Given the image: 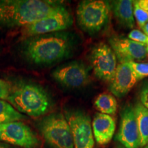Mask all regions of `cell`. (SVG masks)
Returning a JSON list of instances; mask_svg holds the SVG:
<instances>
[{
  "label": "cell",
  "mask_w": 148,
  "mask_h": 148,
  "mask_svg": "<svg viewBox=\"0 0 148 148\" xmlns=\"http://www.w3.org/2000/svg\"><path fill=\"white\" fill-rule=\"evenodd\" d=\"M74 40L68 32H58L29 37L23 45L25 58L37 65H47L62 60L71 53Z\"/></svg>",
  "instance_id": "6da1fadb"
},
{
  "label": "cell",
  "mask_w": 148,
  "mask_h": 148,
  "mask_svg": "<svg viewBox=\"0 0 148 148\" xmlns=\"http://www.w3.org/2000/svg\"><path fill=\"white\" fill-rule=\"evenodd\" d=\"M60 4L47 0H0V25L25 27L45 17Z\"/></svg>",
  "instance_id": "7a4b0ae2"
},
{
  "label": "cell",
  "mask_w": 148,
  "mask_h": 148,
  "mask_svg": "<svg viewBox=\"0 0 148 148\" xmlns=\"http://www.w3.org/2000/svg\"><path fill=\"white\" fill-rule=\"evenodd\" d=\"M7 101L16 110L32 117H39L51 108L50 96L38 84L19 82L11 88Z\"/></svg>",
  "instance_id": "3957f363"
},
{
  "label": "cell",
  "mask_w": 148,
  "mask_h": 148,
  "mask_svg": "<svg viewBox=\"0 0 148 148\" xmlns=\"http://www.w3.org/2000/svg\"><path fill=\"white\" fill-rule=\"evenodd\" d=\"M111 12L109 1L84 0L78 3L76 10L79 26L90 34H97L105 28Z\"/></svg>",
  "instance_id": "277c9868"
},
{
  "label": "cell",
  "mask_w": 148,
  "mask_h": 148,
  "mask_svg": "<svg viewBox=\"0 0 148 148\" xmlns=\"http://www.w3.org/2000/svg\"><path fill=\"white\" fill-rule=\"evenodd\" d=\"M39 130L51 148H74L71 128L65 116L56 112L45 116L39 123Z\"/></svg>",
  "instance_id": "5b68a950"
},
{
  "label": "cell",
  "mask_w": 148,
  "mask_h": 148,
  "mask_svg": "<svg viewBox=\"0 0 148 148\" xmlns=\"http://www.w3.org/2000/svg\"><path fill=\"white\" fill-rule=\"evenodd\" d=\"M73 16L63 4H60L45 17L23 28V34L30 37L65 30L73 25Z\"/></svg>",
  "instance_id": "8992f818"
},
{
  "label": "cell",
  "mask_w": 148,
  "mask_h": 148,
  "mask_svg": "<svg viewBox=\"0 0 148 148\" xmlns=\"http://www.w3.org/2000/svg\"><path fill=\"white\" fill-rule=\"evenodd\" d=\"M71 128L74 148H95L91 119L81 110L66 111L64 114Z\"/></svg>",
  "instance_id": "52a82bcc"
},
{
  "label": "cell",
  "mask_w": 148,
  "mask_h": 148,
  "mask_svg": "<svg viewBox=\"0 0 148 148\" xmlns=\"http://www.w3.org/2000/svg\"><path fill=\"white\" fill-rule=\"evenodd\" d=\"M88 57L95 76L110 83L117 66V58L110 46L103 42L97 44L91 49Z\"/></svg>",
  "instance_id": "ba28073f"
},
{
  "label": "cell",
  "mask_w": 148,
  "mask_h": 148,
  "mask_svg": "<svg viewBox=\"0 0 148 148\" xmlns=\"http://www.w3.org/2000/svg\"><path fill=\"white\" fill-rule=\"evenodd\" d=\"M0 141L21 148H39L41 145L36 133L21 121L0 125Z\"/></svg>",
  "instance_id": "9c48e42d"
},
{
  "label": "cell",
  "mask_w": 148,
  "mask_h": 148,
  "mask_svg": "<svg viewBox=\"0 0 148 148\" xmlns=\"http://www.w3.org/2000/svg\"><path fill=\"white\" fill-rule=\"evenodd\" d=\"M90 69L79 61H72L57 67L51 76L59 84L68 88H79L90 82Z\"/></svg>",
  "instance_id": "30bf717a"
},
{
  "label": "cell",
  "mask_w": 148,
  "mask_h": 148,
  "mask_svg": "<svg viewBox=\"0 0 148 148\" xmlns=\"http://www.w3.org/2000/svg\"><path fill=\"white\" fill-rule=\"evenodd\" d=\"M116 140L125 148H139L140 136L134 106L127 105L121 111Z\"/></svg>",
  "instance_id": "8fae6325"
},
{
  "label": "cell",
  "mask_w": 148,
  "mask_h": 148,
  "mask_svg": "<svg viewBox=\"0 0 148 148\" xmlns=\"http://www.w3.org/2000/svg\"><path fill=\"white\" fill-rule=\"evenodd\" d=\"M111 49L120 62L145 60L147 57L146 45L119 36H113L108 40Z\"/></svg>",
  "instance_id": "7c38bea8"
},
{
  "label": "cell",
  "mask_w": 148,
  "mask_h": 148,
  "mask_svg": "<svg viewBox=\"0 0 148 148\" xmlns=\"http://www.w3.org/2000/svg\"><path fill=\"white\" fill-rule=\"evenodd\" d=\"M138 81L134 71L127 62L117 64L113 78L109 83V90L116 97H125Z\"/></svg>",
  "instance_id": "4fadbf2b"
},
{
  "label": "cell",
  "mask_w": 148,
  "mask_h": 148,
  "mask_svg": "<svg viewBox=\"0 0 148 148\" xmlns=\"http://www.w3.org/2000/svg\"><path fill=\"white\" fill-rule=\"evenodd\" d=\"M115 121L112 116L97 112L92 122L93 136L98 145H105L113 137L115 132Z\"/></svg>",
  "instance_id": "5bb4252c"
},
{
  "label": "cell",
  "mask_w": 148,
  "mask_h": 148,
  "mask_svg": "<svg viewBox=\"0 0 148 148\" xmlns=\"http://www.w3.org/2000/svg\"><path fill=\"white\" fill-rule=\"evenodd\" d=\"M111 11L119 24L127 28H133L135 20L133 14V1L117 0L110 2Z\"/></svg>",
  "instance_id": "9a60e30c"
},
{
  "label": "cell",
  "mask_w": 148,
  "mask_h": 148,
  "mask_svg": "<svg viewBox=\"0 0 148 148\" xmlns=\"http://www.w3.org/2000/svg\"><path fill=\"white\" fill-rule=\"evenodd\" d=\"M134 109L139 132L140 147H144L148 142V109L140 103H136Z\"/></svg>",
  "instance_id": "2e32d148"
},
{
  "label": "cell",
  "mask_w": 148,
  "mask_h": 148,
  "mask_svg": "<svg viewBox=\"0 0 148 148\" xmlns=\"http://www.w3.org/2000/svg\"><path fill=\"white\" fill-rule=\"evenodd\" d=\"M94 106L100 113L113 115L117 110L118 103L113 95L108 92H102L96 97Z\"/></svg>",
  "instance_id": "e0dca14e"
},
{
  "label": "cell",
  "mask_w": 148,
  "mask_h": 148,
  "mask_svg": "<svg viewBox=\"0 0 148 148\" xmlns=\"http://www.w3.org/2000/svg\"><path fill=\"white\" fill-rule=\"evenodd\" d=\"M26 116L20 113L10 103L0 99V125L25 119Z\"/></svg>",
  "instance_id": "ac0fdd59"
},
{
  "label": "cell",
  "mask_w": 148,
  "mask_h": 148,
  "mask_svg": "<svg viewBox=\"0 0 148 148\" xmlns=\"http://www.w3.org/2000/svg\"><path fill=\"white\" fill-rule=\"evenodd\" d=\"M133 14L138 26L142 29L148 22V12L140 8L136 1H133Z\"/></svg>",
  "instance_id": "d6986e66"
},
{
  "label": "cell",
  "mask_w": 148,
  "mask_h": 148,
  "mask_svg": "<svg viewBox=\"0 0 148 148\" xmlns=\"http://www.w3.org/2000/svg\"><path fill=\"white\" fill-rule=\"evenodd\" d=\"M125 62H127L134 71L138 81L148 77V62H138L134 61Z\"/></svg>",
  "instance_id": "ffe728a7"
},
{
  "label": "cell",
  "mask_w": 148,
  "mask_h": 148,
  "mask_svg": "<svg viewBox=\"0 0 148 148\" xmlns=\"http://www.w3.org/2000/svg\"><path fill=\"white\" fill-rule=\"evenodd\" d=\"M129 39L134 40L135 42L143 44L146 46L148 45V36L139 29H134L130 31L127 35Z\"/></svg>",
  "instance_id": "44dd1931"
},
{
  "label": "cell",
  "mask_w": 148,
  "mask_h": 148,
  "mask_svg": "<svg viewBox=\"0 0 148 148\" xmlns=\"http://www.w3.org/2000/svg\"><path fill=\"white\" fill-rule=\"evenodd\" d=\"M11 87L8 83L0 79V99L7 100L10 95Z\"/></svg>",
  "instance_id": "7402d4cb"
},
{
  "label": "cell",
  "mask_w": 148,
  "mask_h": 148,
  "mask_svg": "<svg viewBox=\"0 0 148 148\" xmlns=\"http://www.w3.org/2000/svg\"><path fill=\"white\" fill-rule=\"evenodd\" d=\"M140 103L148 109V82L143 84L140 92Z\"/></svg>",
  "instance_id": "603a6c76"
},
{
  "label": "cell",
  "mask_w": 148,
  "mask_h": 148,
  "mask_svg": "<svg viewBox=\"0 0 148 148\" xmlns=\"http://www.w3.org/2000/svg\"><path fill=\"white\" fill-rule=\"evenodd\" d=\"M136 3L141 8L148 12V0H138Z\"/></svg>",
  "instance_id": "cb8c5ba5"
},
{
  "label": "cell",
  "mask_w": 148,
  "mask_h": 148,
  "mask_svg": "<svg viewBox=\"0 0 148 148\" xmlns=\"http://www.w3.org/2000/svg\"><path fill=\"white\" fill-rule=\"evenodd\" d=\"M142 29H143V32L145 33L147 36H148V22L145 24V25H144Z\"/></svg>",
  "instance_id": "d4e9b609"
},
{
  "label": "cell",
  "mask_w": 148,
  "mask_h": 148,
  "mask_svg": "<svg viewBox=\"0 0 148 148\" xmlns=\"http://www.w3.org/2000/svg\"><path fill=\"white\" fill-rule=\"evenodd\" d=\"M0 148H11V147H10L7 145H5V143L0 142Z\"/></svg>",
  "instance_id": "484cf974"
},
{
  "label": "cell",
  "mask_w": 148,
  "mask_h": 148,
  "mask_svg": "<svg viewBox=\"0 0 148 148\" xmlns=\"http://www.w3.org/2000/svg\"><path fill=\"white\" fill-rule=\"evenodd\" d=\"M143 148H148V142H147V143L146 144V145Z\"/></svg>",
  "instance_id": "4316f807"
},
{
  "label": "cell",
  "mask_w": 148,
  "mask_h": 148,
  "mask_svg": "<svg viewBox=\"0 0 148 148\" xmlns=\"http://www.w3.org/2000/svg\"><path fill=\"white\" fill-rule=\"evenodd\" d=\"M146 48H147V56H148V45L146 46Z\"/></svg>",
  "instance_id": "83f0119b"
}]
</instances>
